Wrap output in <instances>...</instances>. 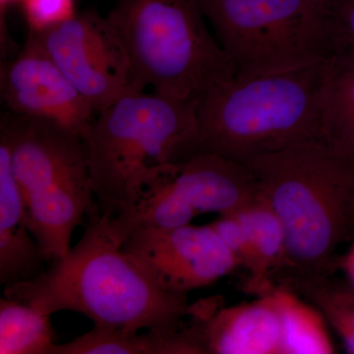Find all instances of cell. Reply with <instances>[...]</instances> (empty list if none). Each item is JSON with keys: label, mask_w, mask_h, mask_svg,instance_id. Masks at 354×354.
<instances>
[{"label": "cell", "mask_w": 354, "mask_h": 354, "mask_svg": "<svg viewBox=\"0 0 354 354\" xmlns=\"http://www.w3.org/2000/svg\"><path fill=\"white\" fill-rule=\"evenodd\" d=\"M80 241L38 278L6 286L4 297L46 313L73 311L95 327L174 334L188 316L187 297L162 288L109 234L94 205Z\"/></svg>", "instance_id": "1"}, {"label": "cell", "mask_w": 354, "mask_h": 354, "mask_svg": "<svg viewBox=\"0 0 354 354\" xmlns=\"http://www.w3.org/2000/svg\"><path fill=\"white\" fill-rule=\"evenodd\" d=\"M244 165L283 225L295 281L328 279L354 234L353 158L310 140Z\"/></svg>", "instance_id": "2"}, {"label": "cell", "mask_w": 354, "mask_h": 354, "mask_svg": "<svg viewBox=\"0 0 354 354\" xmlns=\"http://www.w3.org/2000/svg\"><path fill=\"white\" fill-rule=\"evenodd\" d=\"M330 58L299 68L235 77L205 95L197 106V152L246 164L301 142L321 141Z\"/></svg>", "instance_id": "3"}, {"label": "cell", "mask_w": 354, "mask_h": 354, "mask_svg": "<svg viewBox=\"0 0 354 354\" xmlns=\"http://www.w3.org/2000/svg\"><path fill=\"white\" fill-rule=\"evenodd\" d=\"M82 138L95 196L114 215L169 165L197 153V104L132 91L95 114Z\"/></svg>", "instance_id": "4"}, {"label": "cell", "mask_w": 354, "mask_h": 354, "mask_svg": "<svg viewBox=\"0 0 354 354\" xmlns=\"http://www.w3.org/2000/svg\"><path fill=\"white\" fill-rule=\"evenodd\" d=\"M108 16L145 90L198 106L236 76L199 0H118Z\"/></svg>", "instance_id": "5"}, {"label": "cell", "mask_w": 354, "mask_h": 354, "mask_svg": "<svg viewBox=\"0 0 354 354\" xmlns=\"http://www.w3.org/2000/svg\"><path fill=\"white\" fill-rule=\"evenodd\" d=\"M11 164L30 230L48 261L65 257L72 234L94 207L95 193L80 135L50 121L7 113Z\"/></svg>", "instance_id": "6"}, {"label": "cell", "mask_w": 354, "mask_h": 354, "mask_svg": "<svg viewBox=\"0 0 354 354\" xmlns=\"http://www.w3.org/2000/svg\"><path fill=\"white\" fill-rule=\"evenodd\" d=\"M235 77L333 57V0H199Z\"/></svg>", "instance_id": "7"}, {"label": "cell", "mask_w": 354, "mask_h": 354, "mask_svg": "<svg viewBox=\"0 0 354 354\" xmlns=\"http://www.w3.org/2000/svg\"><path fill=\"white\" fill-rule=\"evenodd\" d=\"M258 196L246 165L197 152L160 172L129 209L106 214V228L122 245L137 230L183 227L202 214L234 213Z\"/></svg>", "instance_id": "8"}, {"label": "cell", "mask_w": 354, "mask_h": 354, "mask_svg": "<svg viewBox=\"0 0 354 354\" xmlns=\"http://www.w3.org/2000/svg\"><path fill=\"white\" fill-rule=\"evenodd\" d=\"M32 34L95 114L127 93L145 90L135 79L127 48L109 16L84 11Z\"/></svg>", "instance_id": "9"}, {"label": "cell", "mask_w": 354, "mask_h": 354, "mask_svg": "<svg viewBox=\"0 0 354 354\" xmlns=\"http://www.w3.org/2000/svg\"><path fill=\"white\" fill-rule=\"evenodd\" d=\"M122 248L162 288L185 297L241 268L209 225L137 230Z\"/></svg>", "instance_id": "10"}, {"label": "cell", "mask_w": 354, "mask_h": 354, "mask_svg": "<svg viewBox=\"0 0 354 354\" xmlns=\"http://www.w3.org/2000/svg\"><path fill=\"white\" fill-rule=\"evenodd\" d=\"M1 97L9 113L57 123L81 137L95 116L32 32L2 65Z\"/></svg>", "instance_id": "11"}, {"label": "cell", "mask_w": 354, "mask_h": 354, "mask_svg": "<svg viewBox=\"0 0 354 354\" xmlns=\"http://www.w3.org/2000/svg\"><path fill=\"white\" fill-rule=\"evenodd\" d=\"M188 315L205 354H281V318L268 291L232 307L202 301L189 306Z\"/></svg>", "instance_id": "12"}, {"label": "cell", "mask_w": 354, "mask_h": 354, "mask_svg": "<svg viewBox=\"0 0 354 354\" xmlns=\"http://www.w3.org/2000/svg\"><path fill=\"white\" fill-rule=\"evenodd\" d=\"M48 262L32 235L24 200L11 164L8 137L0 130V283L38 278Z\"/></svg>", "instance_id": "13"}, {"label": "cell", "mask_w": 354, "mask_h": 354, "mask_svg": "<svg viewBox=\"0 0 354 354\" xmlns=\"http://www.w3.org/2000/svg\"><path fill=\"white\" fill-rule=\"evenodd\" d=\"M50 354H204L189 328L158 334L95 327L67 344H55Z\"/></svg>", "instance_id": "14"}, {"label": "cell", "mask_w": 354, "mask_h": 354, "mask_svg": "<svg viewBox=\"0 0 354 354\" xmlns=\"http://www.w3.org/2000/svg\"><path fill=\"white\" fill-rule=\"evenodd\" d=\"M245 225L253 255L247 288L257 295L272 285V272L286 266V239L281 221L264 198L258 196L234 212Z\"/></svg>", "instance_id": "15"}, {"label": "cell", "mask_w": 354, "mask_h": 354, "mask_svg": "<svg viewBox=\"0 0 354 354\" xmlns=\"http://www.w3.org/2000/svg\"><path fill=\"white\" fill-rule=\"evenodd\" d=\"M321 141L354 160V64L335 57L324 77Z\"/></svg>", "instance_id": "16"}, {"label": "cell", "mask_w": 354, "mask_h": 354, "mask_svg": "<svg viewBox=\"0 0 354 354\" xmlns=\"http://www.w3.org/2000/svg\"><path fill=\"white\" fill-rule=\"evenodd\" d=\"M267 291L274 298L281 318V354L335 353L334 342L320 310L304 304L283 286L277 288L272 285L265 292Z\"/></svg>", "instance_id": "17"}, {"label": "cell", "mask_w": 354, "mask_h": 354, "mask_svg": "<svg viewBox=\"0 0 354 354\" xmlns=\"http://www.w3.org/2000/svg\"><path fill=\"white\" fill-rule=\"evenodd\" d=\"M50 314L32 305L0 299V354H50L55 344Z\"/></svg>", "instance_id": "18"}, {"label": "cell", "mask_w": 354, "mask_h": 354, "mask_svg": "<svg viewBox=\"0 0 354 354\" xmlns=\"http://www.w3.org/2000/svg\"><path fill=\"white\" fill-rule=\"evenodd\" d=\"M297 288L311 298L341 337L348 353L354 354V290L334 288L328 279L297 281Z\"/></svg>", "instance_id": "19"}, {"label": "cell", "mask_w": 354, "mask_h": 354, "mask_svg": "<svg viewBox=\"0 0 354 354\" xmlns=\"http://www.w3.org/2000/svg\"><path fill=\"white\" fill-rule=\"evenodd\" d=\"M21 4L31 32L48 31L77 13L75 0H22Z\"/></svg>", "instance_id": "20"}, {"label": "cell", "mask_w": 354, "mask_h": 354, "mask_svg": "<svg viewBox=\"0 0 354 354\" xmlns=\"http://www.w3.org/2000/svg\"><path fill=\"white\" fill-rule=\"evenodd\" d=\"M227 248L239 261L241 267L252 271L253 255L249 235L244 223L234 213L221 215V218L209 223Z\"/></svg>", "instance_id": "21"}, {"label": "cell", "mask_w": 354, "mask_h": 354, "mask_svg": "<svg viewBox=\"0 0 354 354\" xmlns=\"http://www.w3.org/2000/svg\"><path fill=\"white\" fill-rule=\"evenodd\" d=\"M333 1V57L354 64V0Z\"/></svg>", "instance_id": "22"}, {"label": "cell", "mask_w": 354, "mask_h": 354, "mask_svg": "<svg viewBox=\"0 0 354 354\" xmlns=\"http://www.w3.org/2000/svg\"><path fill=\"white\" fill-rule=\"evenodd\" d=\"M22 0H0V26H1V53L2 57H7L11 51V46L12 44L9 41V35L7 32L6 28V13L9 7L12 6L13 4L21 3Z\"/></svg>", "instance_id": "23"}, {"label": "cell", "mask_w": 354, "mask_h": 354, "mask_svg": "<svg viewBox=\"0 0 354 354\" xmlns=\"http://www.w3.org/2000/svg\"><path fill=\"white\" fill-rule=\"evenodd\" d=\"M342 269L346 272V277L351 281V288L354 290V244L339 262Z\"/></svg>", "instance_id": "24"}]
</instances>
